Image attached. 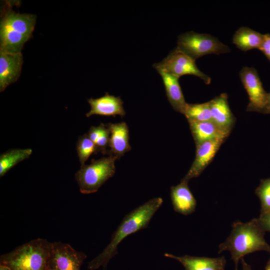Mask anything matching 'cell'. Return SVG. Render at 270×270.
I'll return each instance as SVG.
<instances>
[{"instance_id":"cell-1","label":"cell","mask_w":270,"mask_h":270,"mask_svg":"<svg viewBox=\"0 0 270 270\" xmlns=\"http://www.w3.org/2000/svg\"><path fill=\"white\" fill-rule=\"evenodd\" d=\"M162 203V198H154L126 215L112 234L110 243L88 263V269L94 270L100 266L106 268L111 258L118 254L120 244L129 235L146 228Z\"/></svg>"},{"instance_id":"cell-2","label":"cell","mask_w":270,"mask_h":270,"mask_svg":"<svg viewBox=\"0 0 270 270\" xmlns=\"http://www.w3.org/2000/svg\"><path fill=\"white\" fill-rule=\"evenodd\" d=\"M265 232L257 218L245 222H236L229 236L219 245L218 253L229 252L235 270H238L239 261L246 254L258 251L270 254V245L264 238Z\"/></svg>"},{"instance_id":"cell-3","label":"cell","mask_w":270,"mask_h":270,"mask_svg":"<svg viewBox=\"0 0 270 270\" xmlns=\"http://www.w3.org/2000/svg\"><path fill=\"white\" fill-rule=\"evenodd\" d=\"M36 22L34 14L4 10L0 25V51L21 52L24 45L32 36Z\"/></svg>"},{"instance_id":"cell-4","label":"cell","mask_w":270,"mask_h":270,"mask_svg":"<svg viewBox=\"0 0 270 270\" xmlns=\"http://www.w3.org/2000/svg\"><path fill=\"white\" fill-rule=\"evenodd\" d=\"M52 246L46 239L32 240L2 255L0 264L12 270H48Z\"/></svg>"},{"instance_id":"cell-5","label":"cell","mask_w":270,"mask_h":270,"mask_svg":"<svg viewBox=\"0 0 270 270\" xmlns=\"http://www.w3.org/2000/svg\"><path fill=\"white\" fill-rule=\"evenodd\" d=\"M117 158L110 155L98 160H92L89 164L81 166L75 178L80 191L84 194L96 192L116 172Z\"/></svg>"},{"instance_id":"cell-6","label":"cell","mask_w":270,"mask_h":270,"mask_svg":"<svg viewBox=\"0 0 270 270\" xmlns=\"http://www.w3.org/2000/svg\"><path fill=\"white\" fill-rule=\"evenodd\" d=\"M176 48L194 60L206 54H219L230 52L228 46L212 36L192 31L178 36Z\"/></svg>"},{"instance_id":"cell-7","label":"cell","mask_w":270,"mask_h":270,"mask_svg":"<svg viewBox=\"0 0 270 270\" xmlns=\"http://www.w3.org/2000/svg\"><path fill=\"white\" fill-rule=\"evenodd\" d=\"M195 60L176 48L162 60L153 66L156 70H164L179 78L184 75H194L199 77L205 84H210V78L198 68Z\"/></svg>"},{"instance_id":"cell-8","label":"cell","mask_w":270,"mask_h":270,"mask_svg":"<svg viewBox=\"0 0 270 270\" xmlns=\"http://www.w3.org/2000/svg\"><path fill=\"white\" fill-rule=\"evenodd\" d=\"M240 76L249 98L246 110L264 114L268 93L264 90L256 70L254 68L244 66L241 70Z\"/></svg>"},{"instance_id":"cell-9","label":"cell","mask_w":270,"mask_h":270,"mask_svg":"<svg viewBox=\"0 0 270 270\" xmlns=\"http://www.w3.org/2000/svg\"><path fill=\"white\" fill-rule=\"evenodd\" d=\"M86 258L84 252L76 250L69 244L52 242L48 270H80Z\"/></svg>"},{"instance_id":"cell-10","label":"cell","mask_w":270,"mask_h":270,"mask_svg":"<svg viewBox=\"0 0 270 270\" xmlns=\"http://www.w3.org/2000/svg\"><path fill=\"white\" fill-rule=\"evenodd\" d=\"M224 140L222 139L212 140L196 146L194 160L182 179L188 182L198 177L212 162Z\"/></svg>"},{"instance_id":"cell-11","label":"cell","mask_w":270,"mask_h":270,"mask_svg":"<svg viewBox=\"0 0 270 270\" xmlns=\"http://www.w3.org/2000/svg\"><path fill=\"white\" fill-rule=\"evenodd\" d=\"M23 63L21 52L10 53L0 51V92L18 78Z\"/></svg>"},{"instance_id":"cell-12","label":"cell","mask_w":270,"mask_h":270,"mask_svg":"<svg viewBox=\"0 0 270 270\" xmlns=\"http://www.w3.org/2000/svg\"><path fill=\"white\" fill-rule=\"evenodd\" d=\"M88 102L90 106V110L86 114V117L92 115L104 116H120L123 117L126 112L123 106V101L120 96H115L106 92L99 98H90Z\"/></svg>"},{"instance_id":"cell-13","label":"cell","mask_w":270,"mask_h":270,"mask_svg":"<svg viewBox=\"0 0 270 270\" xmlns=\"http://www.w3.org/2000/svg\"><path fill=\"white\" fill-rule=\"evenodd\" d=\"M188 182L182 179L180 184L170 188V198L174 210L184 216L193 213L196 206V200L188 187Z\"/></svg>"},{"instance_id":"cell-14","label":"cell","mask_w":270,"mask_h":270,"mask_svg":"<svg viewBox=\"0 0 270 270\" xmlns=\"http://www.w3.org/2000/svg\"><path fill=\"white\" fill-rule=\"evenodd\" d=\"M164 256L180 262L184 270H224L226 264L224 256L217 258L188 255L177 256L168 253H166Z\"/></svg>"},{"instance_id":"cell-15","label":"cell","mask_w":270,"mask_h":270,"mask_svg":"<svg viewBox=\"0 0 270 270\" xmlns=\"http://www.w3.org/2000/svg\"><path fill=\"white\" fill-rule=\"evenodd\" d=\"M107 125L110 132V150L107 154L108 156H113L118 159L131 150L129 144L128 128L124 122L108 123Z\"/></svg>"},{"instance_id":"cell-16","label":"cell","mask_w":270,"mask_h":270,"mask_svg":"<svg viewBox=\"0 0 270 270\" xmlns=\"http://www.w3.org/2000/svg\"><path fill=\"white\" fill-rule=\"evenodd\" d=\"M188 124L196 146L212 140H226L231 132L212 120L202 122H190Z\"/></svg>"},{"instance_id":"cell-17","label":"cell","mask_w":270,"mask_h":270,"mask_svg":"<svg viewBox=\"0 0 270 270\" xmlns=\"http://www.w3.org/2000/svg\"><path fill=\"white\" fill-rule=\"evenodd\" d=\"M228 96L221 94L208 101L212 120L220 126L232 131L236 122L228 103Z\"/></svg>"},{"instance_id":"cell-18","label":"cell","mask_w":270,"mask_h":270,"mask_svg":"<svg viewBox=\"0 0 270 270\" xmlns=\"http://www.w3.org/2000/svg\"><path fill=\"white\" fill-rule=\"evenodd\" d=\"M157 71L162 76L168 102L174 110L183 114L187 103L179 84V78L164 70Z\"/></svg>"},{"instance_id":"cell-19","label":"cell","mask_w":270,"mask_h":270,"mask_svg":"<svg viewBox=\"0 0 270 270\" xmlns=\"http://www.w3.org/2000/svg\"><path fill=\"white\" fill-rule=\"evenodd\" d=\"M264 40V34L248 27L239 28L232 38V42L240 50L248 51L259 49Z\"/></svg>"},{"instance_id":"cell-20","label":"cell","mask_w":270,"mask_h":270,"mask_svg":"<svg viewBox=\"0 0 270 270\" xmlns=\"http://www.w3.org/2000/svg\"><path fill=\"white\" fill-rule=\"evenodd\" d=\"M31 148H16L8 150L0 156V176H4L16 164L28 158L32 154Z\"/></svg>"},{"instance_id":"cell-21","label":"cell","mask_w":270,"mask_h":270,"mask_svg":"<svg viewBox=\"0 0 270 270\" xmlns=\"http://www.w3.org/2000/svg\"><path fill=\"white\" fill-rule=\"evenodd\" d=\"M88 138L96 146L97 153L107 154L109 146L110 132L106 124H100L98 126H92L88 133Z\"/></svg>"},{"instance_id":"cell-22","label":"cell","mask_w":270,"mask_h":270,"mask_svg":"<svg viewBox=\"0 0 270 270\" xmlns=\"http://www.w3.org/2000/svg\"><path fill=\"white\" fill-rule=\"evenodd\" d=\"M184 115L188 122H202L212 120L208 102L202 104H188Z\"/></svg>"},{"instance_id":"cell-23","label":"cell","mask_w":270,"mask_h":270,"mask_svg":"<svg viewBox=\"0 0 270 270\" xmlns=\"http://www.w3.org/2000/svg\"><path fill=\"white\" fill-rule=\"evenodd\" d=\"M76 151L81 166L85 164L86 162L92 154H97L96 145L87 134L79 137L76 144Z\"/></svg>"},{"instance_id":"cell-24","label":"cell","mask_w":270,"mask_h":270,"mask_svg":"<svg viewBox=\"0 0 270 270\" xmlns=\"http://www.w3.org/2000/svg\"><path fill=\"white\" fill-rule=\"evenodd\" d=\"M255 193L260 202V214L270 211V177L260 180Z\"/></svg>"},{"instance_id":"cell-25","label":"cell","mask_w":270,"mask_h":270,"mask_svg":"<svg viewBox=\"0 0 270 270\" xmlns=\"http://www.w3.org/2000/svg\"><path fill=\"white\" fill-rule=\"evenodd\" d=\"M258 50L262 51L270 61V34H264V40Z\"/></svg>"},{"instance_id":"cell-26","label":"cell","mask_w":270,"mask_h":270,"mask_svg":"<svg viewBox=\"0 0 270 270\" xmlns=\"http://www.w3.org/2000/svg\"><path fill=\"white\" fill-rule=\"evenodd\" d=\"M257 220L262 228L265 232H270V211L266 214H260Z\"/></svg>"},{"instance_id":"cell-27","label":"cell","mask_w":270,"mask_h":270,"mask_svg":"<svg viewBox=\"0 0 270 270\" xmlns=\"http://www.w3.org/2000/svg\"><path fill=\"white\" fill-rule=\"evenodd\" d=\"M242 270H252L251 266L248 264L244 258L241 260ZM264 270H270V258H269Z\"/></svg>"},{"instance_id":"cell-28","label":"cell","mask_w":270,"mask_h":270,"mask_svg":"<svg viewBox=\"0 0 270 270\" xmlns=\"http://www.w3.org/2000/svg\"><path fill=\"white\" fill-rule=\"evenodd\" d=\"M264 114H270V92L268 93V104Z\"/></svg>"},{"instance_id":"cell-29","label":"cell","mask_w":270,"mask_h":270,"mask_svg":"<svg viewBox=\"0 0 270 270\" xmlns=\"http://www.w3.org/2000/svg\"><path fill=\"white\" fill-rule=\"evenodd\" d=\"M0 270H12L10 268H8V266L0 264Z\"/></svg>"}]
</instances>
